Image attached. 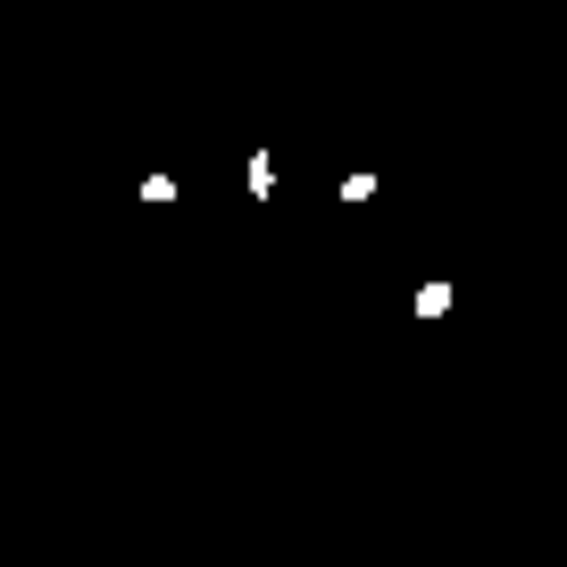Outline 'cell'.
<instances>
[{
  "mask_svg": "<svg viewBox=\"0 0 567 567\" xmlns=\"http://www.w3.org/2000/svg\"><path fill=\"white\" fill-rule=\"evenodd\" d=\"M334 200H342V209H368V200H375V167H351V176L334 184Z\"/></svg>",
  "mask_w": 567,
  "mask_h": 567,
  "instance_id": "obj_2",
  "label": "cell"
},
{
  "mask_svg": "<svg viewBox=\"0 0 567 567\" xmlns=\"http://www.w3.org/2000/svg\"><path fill=\"white\" fill-rule=\"evenodd\" d=\"M243 193L259 200V209L276 200V151H250V159H243Z\"/></svg>",
  "mask_w": 567,
  "mask_h": 567,
  "instance_id": "obj_1",
  "label": "cell"
},
{
  "mask_svg": "<svg viewBox=\"0 0 567 567\" xmlns=\"http://www.w3.org/2000/svg\"><path fill=\"white\" fill-rule=\"evenodd\" d=\"M134 200H142V209H167V200H176V176H167V167H159V176H142Z\"/></svg>",
  "mask_w": 567,
  "mask_h": 567,
  "instance_id": "obj_4",
  "label": "cell"
},
{
  "mask_svg": "<svg viewBox=\"0 0 567 567\" xmlns=\"http://www.w3.org/2000/svg\"><path fill=\"white\" fill-rule=\"evenodd\" d=\"M451 301H460V292H451V284H417V301H409V309H417V318L434 326V318H451Z\"/></svg>",
  "mask_w": 567,
  "mask_h": 567,
  "instance_id": "obj_3",
  "label": "cell"
}]
</instances>
